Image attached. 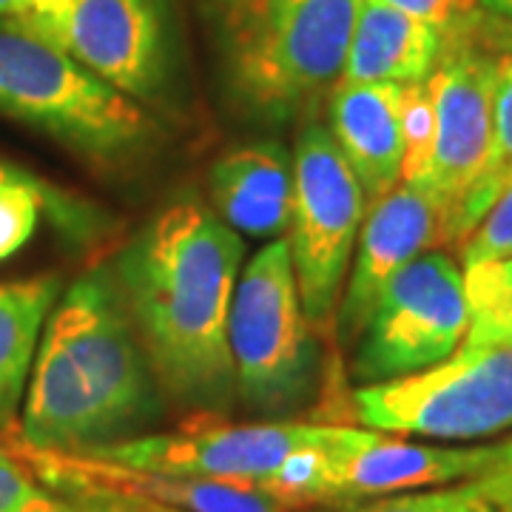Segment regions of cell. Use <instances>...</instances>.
Here are the masks:
<instances>
[{
  "label": "cell",
  "instance_id": "obj_1",
  "mask_svg": "<svg viewBox=\"0 0 512 512\" xmlns=\"http://www.w3.org/2000/svg\"><path fill=\"white\" fill-rule=\"evenodd\" d=\"M245 245L202 202L168 205L111 262L165 399L222 416L237 399L228 319Z\"/></svg>",
  "mask_w": 512,
  "mask_h": 512
},
{
  "label": "cell",
  "instance_id": "obj_2",
  "mask_svg": "<svg viewBox=\"0 0 512 512\" xmlns=\"http://www.w3.org/2000/svg\"><path fill=\"white\" fill-rule=\"evenodd\" d=\"M163 399L111 268H94L74 279L43 325L15 439L92 453L146 436L163 419Z\"/></svg>",
  "mask_w": 512,
  "mask_h": 512
},
{
  "label": "cell",
  "instance_id": "obj_3",
  "mask_svg": "<svg viewBox=\"0 0 512 512\" xmlns=\"http://www.w3.org/2000/svg\"><path fill=\"white\" fill-rule=\"evenodd\" d=\"M0 114L94 160L126 157L151 131L131 97L15 15H0Z\"/></svg>",
  "mask_w": 512,
  "mask_h": 512
},
{
  "label": "cell",
  "instance_id": "obj_4",
  "mask_svg": "<svg viewBox=\"0 0 512 512\" xmlns=\"http://www.w3.org/2000/svg\"><path fill=\"white\" fill-rule=\"evenodd\" d=\"M237 399L256 416L285 419L319 390V350L302 311L288 239H271L242 268L228 319Z\"/></svg>",
  "mask_w": 512,
  "mask_h": 512
},
{
  "label": "cell",
  "instance_id": "obj_5",
  "mask_svg": "<svg viewBox=\"0 0 512 512\" xmlns=\"http://www.w3.org/2000/svg\"><path fill=\"white\" fill-rule=\"evenodd\" d=\"M362 0H293L228 29V83L242 109L282 120L342 77Z\"/></svg>",
  "mask_w": 512,
  "mask_h": 512
},
{
  "label": "cell",
  "instance_id": "obj_6",
  "mask_svg": "<svg viewBox=\"0 0 512 512\" xmlns=\"http://www.w3.org/2000/svg\"><path fill=\"white\" fill-rule=\"evenodd\" d=\"M478 18L444 35L439 63L424 80L433 106L430 140L421 163L402 180L436 202L444 242L464 239V211L487 171L493 148L498 55L476 43Z\"/></svg>",
  "mask_w": 512,
  "mask_h": 512
},
{
  "label": "cell",
  "instance_id": "obj_7",
  "mask_svg": "<svg viewBox=\"0 0 512 512\" xmlns=\"http://www.w3.org/2000/svg\"><path fill=\"white\" fill-rule=\"evenodd\" d=\"M350 416L367 430L439 441H476L512 427V345L461 348L413 376L362 384Z\"/></svg>",
  "mask_w": 512,
  "mask_h": 512
},
{
  "label": "cell",
  "instance_id": "obj_8",
  "mask_svg": "<svg viewBox=\"0 0 512 512\" xmlns=\"http://www.w3.org/2000/svg\"><path fill=\"white\" fill-rule=\"evenodd\" d=\"M367 197L330 128L308 123L293 146V205L288 225L296 288L311 325L336 316Z\"/></svg>",
  "mask_w": 512,
  "mask_h": 512
},
{
  "label": "cell",
  "instance_id": "obj_9",
  "mask_svg": "<svg viewBox=\"0 0 512 512\" xmlns=\"http://www.w3.org/2000/svg\"><path fill=\"white\" fill-rule=\"evenodd\" d=\"M470 325L464 271L441 251L416 256L390 279L356 339L350 376L379 384L450 359Z\"/></svg>",
  "mask_w": 512,
  "mask_h": 512
},
{
  "label": "cell",
  "instance_id": "obj_10",
  "mask_svg": "<svg viewBox=\"0 0 512 512\" xmlns=\"http://www.w3.org/2000/svg\"><path fill=\"white\" fill-rule=\"evenodd\" d=\"M336 427L339 424L308 421L228 424L220 421V416H197L174 433H146L92 450L86 456L165 476L262 484L293 453L328 444Z\"/></svg>",
  "mask_w": 512,
  "mask_h": 512
},
{
  "label": "cell",
  "instance_id": "obj_11",
  "mask_svg": "<svg viewBox=\"0 0 512 512\" xmlns=\"http://www.w3.org/2000/svg\"><path fill=\"white\" fill-rule=\"evenodd\" d=\"M15 18L131 100H146L163 86L157 0H23Z\"/></svg>",
  "mask_w": 512,
  "mask_h": 512
},
{
  "label": "cell",
  "instance_id": "obj_12",
  "mask_svg": "<svg viewBox=\"0 0 512 512\" xmlns=\"http://www.w3.org/2000/svg\"><path fill=\"white\" fill-rule=\"evenodd\" d=\"M495 458L498 444L436 447L339 424L336 436L322 447L319 507H348L365 498L464 484L484 476Z\"/></svg>",
  "mask_w": 512,
  "mask_h": 512
},
{
  "label": "cell",
  "instance_id": "obj_13",
  "mask_svg": "<svg viewBox=\"0 0 512 512\" xmlns=\"http://www.w3.org/2000/svg\"><path fill=\"white\" fill-rule=\"evenodd\" d=\"M3 444L26 464L40 487L55 495L114 493L160 501L180 512H293L282 498L251 481L220 478L165 476L154 470H134L106 458L86 453H52L20 444L15 436H3Z\"/></svg>",
  "mask_w": 512,
  "mask_h": 512
},
{
  "label": "cell",
  "instance_id": "obj_14",
  "mask_svg": "<svg viewBox=\"0 0 512 512\" xmlns=\"http://www.w3.org/2000/svg\"><path fill=\"white\" fill-rule=\"evenodd\" d=\"M439 242H444L439 208L416 185L399 183L367 208L353 271L336 308V333L345 345H356L390 279Z\"/></svg>",
  "mask_w": 512,
  "mask_h": 512
},
{
  "label": "cell",
  "instance_id": "obj_15",
  "mask_svg": "<svg viewBox=\"0 0 512 512\" xmlns=\"http://www.w3.org/2000/svg\"><path fill=\"white\" fill-rule=\"evenodd\" d=\"M404 86L336 83L330 94V134L353 168L367 208L402 183Z\"/></svg>",
  "mask_w": 512,
  "mask_h": 512
},
{
  "label": "cell",
  "instance_id": "obj_16",
  "mask_svg": "<svg viewBox=\"0 0 512 512\" xmlns=\"http://www.w3.org/2000/svg\"><path fill=\"white\" fill-rule=\"evenodd\" d=\"M208 185L220 220L237 234L276 239L288 231L293 157L274 140L225 151L211 168Z\"/></svg>",
  "mask_w": 512,
  "mask_h": 512
},
{
  "label": "cell",
  "instance_id": "obj_17",
  "mask_svg": "<svg viewBox=\"0 0 512 512\" xmlns=\"http://www.w3.org/2000/svg\"><path fill=\"white\" fill-rule=\"evenodd\" d=\"M444 37L382 0H362L339 83H421L436 69Z\"/></svg>",
  "mask_w": 512,
  "mask_h": 512
},
{
  "label": "cell",
  "instance_id": "obj_18",
  "mask_svg": "<svg viewBox=\"0 0 512 512\" xmlns=\"http://www.w3.org/2000/svg\"><path fill=\"white\" fill-rule=\"evenodd\" d=\"M60 296L52 274L0 282V430L6 433L26 393L37 342Z\"/></svg>",
  "mask_w": 512,
  "mask_h": 512
},
{
  "label": "cell",
  "instance_id": "obj_19",
  "mask_svg": "<svg viewBox=\"0 0 512 512\" xmlns=\"http://www.w3.org/2000/svg\"><path fill=\"white\" fill-rule=\"evenodd\" d=\"M470 325L464 348L512 345V254L464 268Z\"/></svg>",
  "mask_w": 512,
  "mask_h": 512
},
{
  "label": "cell",
  "instance_id": "obj_20",
  "mask_svg": "<svg viewBox=\"0 0 512 512\" xmlns=\"http://www.w3.org/2000/svg\"><path fill=\"white\" fill-rule=\"evenodd\" d=\"M507 183H512V52L498 55V63H495L493 148H490L487 171L464 211V237L476 228V222L487 214V208L493 205Z\"/></svg>",
  "mask_w": 512,
  "mask_h": 512
},
{
  "label": "cell",
  "instance_id": "obj_21",
  "mask_svg": "<svg viewBox=\"0 0 512 512\" xmlns=\"http://www.w3.org/2000/svg\"><path fill=\"white\" fill-rule=\"evenodd\" d=\"M49 194L26 171L0 168V262L12 259L35 237Z\"/></svg>",
  "mask_w": 512,
  "mask_h": 512
},
{
  "label": "cell",
  "instance_id": "obj_22",
  "mask_svg": "<svg viewBox=\"0 0 512 512\" xmlns=\"http://www.w3.org/2000/svg\"><path fill=\"white\" fill-rule=\"evenodd\" d=\"M311 512V510H305ZM322 512H498L473 487V481H464L450 490H430V493L384 495L370 504H348V507H330Z\"/></svg>",
  "mask_w": 512,
  "mask_h": 512
},
{
  "label": "cell",
  "instance_id": "obj_23",
  "mask_svg": "<svg viewBox=\"0 0 512 512\" xmlns=\"http://www.w3.org/2000/svg\"><path fill=\"white\" fill-rule=\"evenodd\" d=\"M512 254V183L487 208V214L476 222V228L464 237L461 265L470 268L478 262H490Z\"/></svg>",
  "mask_w": 512,
  "mask_h": 512
},
{
  "label": "cell",
  "instance_id": "obj_24",
  "mask_svg": "<svg viewBox=\"0 0 512 512\" xmlns=\"http://www.w3.org/2000/svg\"><path fill=\"white\" fill-rule=\"evenodd\" d=\"M52 504L55 495L40 487L26 464L0 441V512H49Z\"/></svg>",
  "mask_w": 512,
  "mask_h": 512
},
{
  "label": "cell",
  "instance_id": "obj_25",
  "mask_svg": "<svg viewBox=\"0 0 512 512\" xmlns=\"http://www.w3.org/2000/svg\"><path fill=\"white\" fill-rule=\"evenodd\" d=\"M382 3L399 9L410 18H419L436 26L441 37L478 18V0H382Z\"/></svg>",
  "mask_w": 512,
  "mask_h": 512
},
{
  "label": "cell",
  "instance_id": "obj_26",
  "mask_svg": "<svg viewBox=\"0 0 512 512\" xmlns=\"http://www.w3.org/2000/svg\"><path fill=\"white\" fill-rule=\"evenodd\" d=\"M49 512H180L165 507L160 501L134 498V495L114 493H74L55 495V504Z\"/></svg>",
  "mask_w": 512,
  "mask_h": 512
},
{
  "label": "cell",
  "instance_id": "obj_27",
  "mask_svg": "<svg viewBox=\"0 0 512 512\" xmlns=\"http://www.w3.org/2000/svg\"><path fill=\"white\" fill-rule=\"evenodd\" d=\"M473 487L484 495L493 507L512 498V441L498 444L495 464L481 478H473Z\"/></svg>",
  "mask_w": 512,
  "mask_h": 512
},
{
  "label": "cell",
  "instance_id": "obj_28",
  "mask_svg": "<svg viewBox=\"0 0 512 512\" xmlns=\"http://www.w3.org/2000/svg\"><path fill=\"white\" fill-rule=\"evenodd\" d=\"M285 3H293V0H220V9L222 20L231 23V20L248 18V15L265 12V9H274V6H285Z\"/></svg>",
  "mask_w": 512,
  "mask_h": 512
},
{
  "label": "cell",
  "instance_id": "obj_29",
  "mask_svg": "<svg viewBox=\"0 0 512 512\" xmlns=\"http://www.w3.org/2000/svg\"><path fill=\"white\" fill-rule=\"evenodd\" d=\"M481 9H487L493 18L504 20V23H512V0H478Z\"/></svg>",
  "mask_w": 512,
  "mask_h": 512
},
{
  "label": "cell",
  "instance_id": "obj_30",
  "mask_svg": "<svg viewBox=\"0 0 512 512\" xmlns=\"http://www.w3.org/2000/svg\"><path fill=\"white\" fill-rule=\"evenodd\" d=\"M23 0H0V15H15Z\"/></svg>",
  "mask_w": 512,
  "mask_h": 512
},
{
  "label": "cell",
  "instance_id": "obj_31",
  "mask_svg": "<svg viewBox=\"0 0 512 512\" xmlns=\"http://www.w3.org/2000/svg\"><path fill=\"white\" fill-rule=\"evenodd\" d=\"M495 510H498V512H512V498H510V501H501V504H498Z\"/></svg>",
  "mask_w": 512,
  "mask_h": 512
},
{
  "label": "cell",
  "instance_id": "obj_32",
  "mask_svg": "<svg viewBox=\"0 0 512 512\" xmlns=\"http://www.w3.org/2000/svg\"><path fill=\"white\" fill-rule=\"evenodd\" d=\"M0 168H3V163H0Z\"/></svg>",
  "mask_w": 512,
  "mask_h": 512
}]
</instances>
